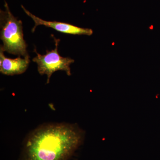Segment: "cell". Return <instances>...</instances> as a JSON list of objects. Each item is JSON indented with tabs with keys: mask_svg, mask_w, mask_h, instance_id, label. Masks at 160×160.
<instances>
[{
	"mask_svg": "<svg viewBox=\"0 0 160 160\" xmlns=\"http://www.w3.org/2000/svg\"><path fill=\"white\" fill-rule=\"evenodd\" d=\"M4 51L0 49V72L6 75L21 74L26 71L29 66V56L22 58L21 57L15 59L6 58Z\"/></svg>",
	"mask_w": 160,
	"mask_h": 160,
	"instance_id": "obj_5",
	"label": "cell"
},
{
	"mask_svg": "<svg viewBox=\"0 0 160 160\" xmlns=\"http://www.w3.org/2000/svg\"><path fill=\"white\" fill-rule=\"evenodd\" d=\"M76 125L54 123L38 127L27 137L20 160H69L83 142Z\"/></svg>",
	"mask_w": 160,
	"mask_h": 160,
	"instance_id": "obj_1",
	"label": "cell"
},
{
	"mask_svg": "<svg viewBox=\"0 0 160 160\" xmlns=\"http://www.w3.org/2000/svg\"><path fill=\"white\" fill-rule=\"evenodd\" d=\"M4 6L5 10L0 11L1 39L3 42L0 49L10 54L25 57L29 55L24 39L22 23L12 15L6 2Z\"/></svg>",
	"mask_w": 160,
	"mask_h": 160,
	"instance_id": "obj_2",
	"label": "cell"
},
{
	"mask_svg": "<svg viewBox=\"0 0 160 160\" xmlns=\"http://www.w3.org/2000/svg\"><path fill=\"white\" fill-rule=\"evenodd\" d=\"M55 48L51 51H46V54L41 55L34 49L37 56L32 59V61L38 65V70L41 75H47V83L49 82L50 78L55 72L62 70L65 71L67 75H71L70 65L74 60L69 58L61 56L58 52L60 40L54 38Z\"/></svg>",
	"mask_w": 160,
	"mask_h": 160,
	"instance_id": "obj_3",
	"label": "cell"
},
{
	"mask_svg": "<svg viewBox=\"0 0 160 160\" xmlns=\"http://www.w3.org/2000/svg\"><path fill=\"white\" fill-rule=\"evenodd\" d=\"M22 8L25 13L31 18L34 22V26L32 30V32H34L38 26H44L46 27H50L59 32L66 34L91 36L93 33V31L90 29L81 28L67 23L61 22L56 21L50 22L45 21L32 14L23 6H22Z\"/></svg>",
	"mask_w": 160,
	"mask_h": 160,
	"instance_id": "obj_4",
	"label": "cell"
}]
</instances>
